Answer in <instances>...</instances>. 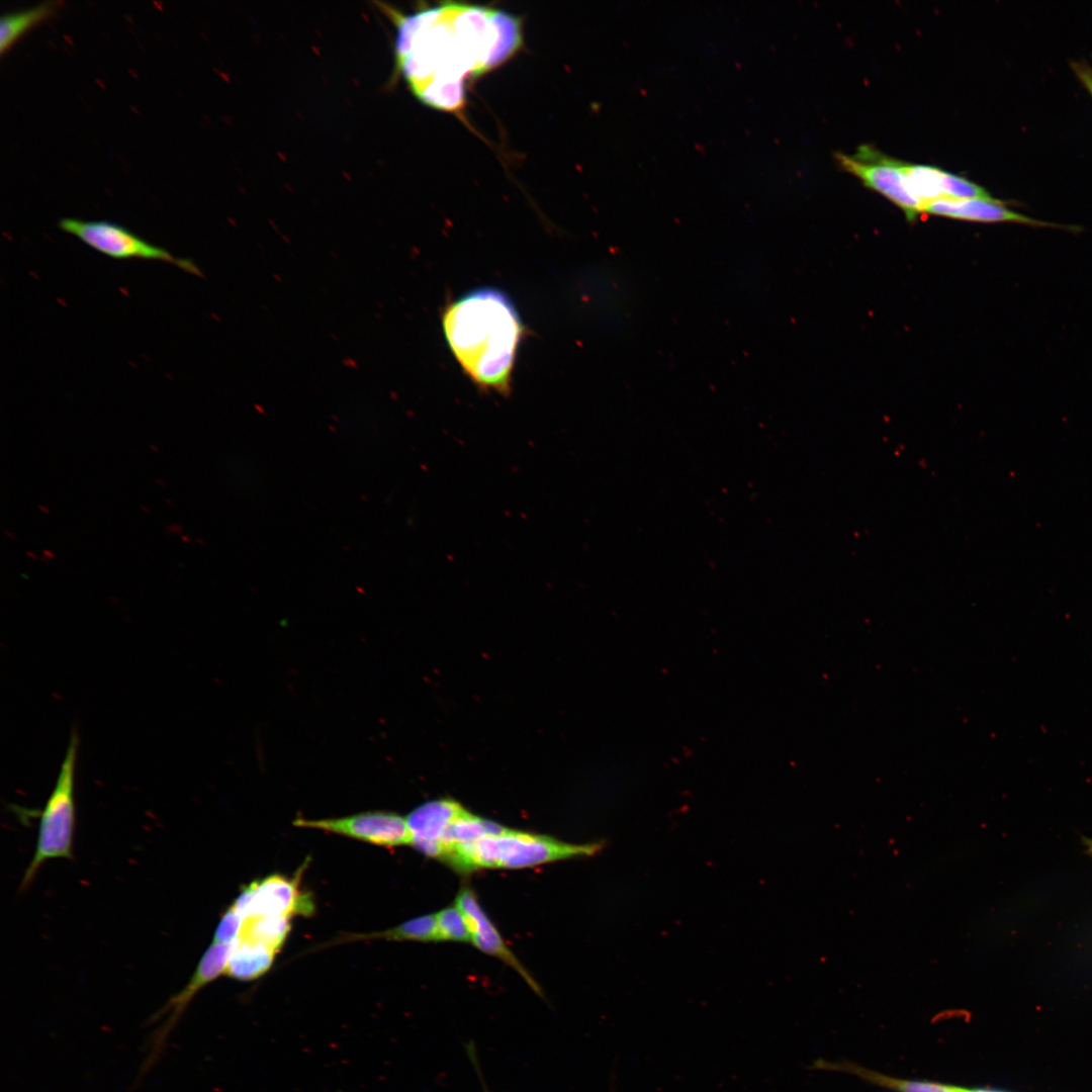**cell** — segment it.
<instances>
[{"label":"cell","instance_id":"cell-27","mask_svg":"<svg viewBox=\"0 0 1092 1092\" xmlns=\"http://www.w3.org/2000/svg\"><path fill=\"white\" fill-rule=\"evenodd\" d=\"M38 509L44 514H50V510L47 507L42 506V505H39Z\"/></svg>","mask_w":1092,"mask_h":1092},{"label":"cell","instance_id":"cell-16","mask_svg":"<svg viewBox=\"0 0 1092 1092\" xmlns=\"http://www.w3.org/2000/svg\"><path fill=\"white\" fill-rule=\"evenodd\" d=\"M828 1068L847 1072L868 1082L890 1088L897 1092H965V1088L927 1081L905 1080L888 1077L851 1063L826 1064Z\"/></svg>","mask_w":1092,"mask_h":1092},{"label":"cell","instance_id":"cell-3","mask_svg":"<svg viewBox=\"0 0 1092 1092\" xmlns=\"http://www.w3.org/2000/svg\"><path fill=\"white\" fill-rule=\"evenodd\" d=\"M603 848L601 842L573 844L547 835L508 828L495 835L456 845L443 862L461 874L482 869H525L544 863L589 856Z\"/></svg>","mask_w":1092,"mask_h":1092},{"label":"cell","instance_id":"cell-13","mask_svg":"<svg viewBox=\"0 0 1092 1092\" xmlns=\"http://www.w3.org/2000/svg\"><path fill=\"white\" fill-rule=\"evenodd\" d=\"M277 950L246 937L236 943L225 974L239 981H252L263 976L272 966Z\"/></svg>","mask_w":1092,"mask_h":1092},{"label":"cell","instance_id":"cell-1","mask_svg":"<svg viewBox=\"0 0 1092 1092\" xmlns=\"http://www.w3.org/2000/svg\"><path fill=\"white\" fill-rule=\"evenodd\" d=\"M390 16L398 70L421 102L441 110H459L465 78L502 65L522 44L520 18L492 8L449 2Z\"/></svg>","mask_w":1092,"mask_h":1092},{"label":"cell","instance_id":"cell-35","mask_svg":"<svg viewBox=\"0 0 1092 1092\" xmlns=\"http://www.w3.org/2000/svg\"><path fill=\"white\" fill-rule=\"evenodd\" d=\"M165 503H166L167 505L171 506V507L173 506V503H172V500H171V499L165 498Z\"/></svg>","mask_w":1092,"mask_h":1092},{"label":"cell","instance_id":"cell-19","mask_svg":"<svg viewBox=\"0 0 1092 1092\" xmlns=\"http://www.w3.org/2000/svg\"><path fill=\"white\" fill-rule=\"evenodd\" d=\"M290 930L289 917L266 916L246 920L242 937L263 942L278 950Z\"/></svg>","mask_w":1092,"mask_h":1092},{"label":"cell","instance_id":"cell-32","mask_svg":"<svg viewBox=\"0 0 1092 1092\" xmlns=\"http://www.w3.org/2000/svg\"><path fill=\"white\" fill-rule=\"evenodd\" d=\"M39 560H40V561H41L42 563H44V564H49V563H50V559H48V558H47V557H44V556L40 557V558H39Z\"/></svg>","mask_w":1092,"mask_h":1092},{"label":"cell","instance_id":"cell-8","mask_svg":"<svg viewBox=\"0 0 1092 1092\" xmlns=\"http://www.w3.org/2000/svg\"><path fill=\"white\" fill-rule=\"evenodd\" d=\"M293 825L323 830L381 846L411 845L412 842L406 818L386 811L362 812L339 818L298 817L293 821Z\"/></svg>","mask_w":1092,"mask_h":1092},{"label":"cell","instance_id":"cell-21","mask_svg":"<svg viewBox=\"0 0 1092 1092\" xmlns=\"http://www.w3.org/2000/svg\"><path fill=\"white\" fill-rule=\"evenodd\" d=\"M246 920L231 905L221 915L212 942L235 943L243 935Z\"/></svg>","mask_w":1092,"mask_h":1092},{"label":"cell","instance_id":"cell-23","mask_svg":"<svg viewBox=\"0 0 1092 1092\" xmlns=\"http://www.w3.org/2000/svg\"><path fill=\"white\" fill-rule=\"evenodd\" d=\"M183 530H184V527L182 525H179V524L168 525L165 528L166 533L169 534V535L179 534Z\"/></svg>","mask_w":1092,"mask_h":1092},{"label":"cell","instance_id":"cell-29","mask_svg":"<svg viewBox=\"0 0 1092 1092\" xmlns=\"http://www.w3.org/2000/svg\"><path fill=\"white\" fill-rule=\"evenodd\" d=\"M181 540H182L183 542H190V539H189V537H188V535H187V534H183V535H181Z\"/></svg>","mask_w":1092,"mask_h":1092},{"label":"cell","instance_id":"cell-31","mask_svg":"<svg viewBox=\"0 0 1092 1092\" xmlns=\"http://www.w3.org/2000/svg\"><path fill=\"white\" fill-rule=\"evenodd\" d=\"M150 449L155 451V453H159V448L157 447V445L151 444Z\"/></svg>","mask_w":1092,"mask_h":1092},{"label":"cell","instance_id":"cell-7","mask_svg":"<svg viewBox=\"0 0 1092 1092\" xmlns=\"http://www.w3.org/2000/svg\"><path fill=\"white\" fill-rule=\"evenodd\" d=\"M841 169L880 193L899 207L908 220L914 221L923 213L922 204L907 189L902 161L889 157L870 145L858 147L856 153H836Z\"/></svg>","mask_w":1092,"mask_h":1092},{"label":"cell","instance_id":"cell-10","mask_svg":"<svg viewBox=\"0 0 1092 1092\" xmlns=\"http://www.w3.org/2000/svg\"><path fill=\"white\" fill-rule=\"evenodd\" d=\"M463 810L451 800L429 801L417 807L406 817L412 834L411 845L424 855L442 861L445 833Z\"/></svg>","mask_w":1092,"mask_h":1092},{"label":"cell","instance_id":"cell-30","mask_svg":"<svg viewBox=\"0 0 1092 1092\" xmlns=\"http://www.w3.org/2000/svg\"><path fill=\"white\" fill-rule=\"evenodd\" d=\"M1086 844L1089 852L1092 854V840L1086 841Z\"/></svg>","mask_w":1092,"mask_h":1092},{"label":"cell","instance_id":"cell-25","mask_svg":"<svg viewBox=\"0 0 1092 1092\" xmlns=\"http://www.w3.org/2000/svg\"><path fill=\"white\" fill-rule=\"evenodd\" d=\"M42 556L47 557L48 559H55V554L50 549H43Z\"/></svg>","mask_w":1092,"mask_h":1092},{"label":"cell","instance_id":"cell-2","mask_svg":"<svg viewBox=\"0 0 1092 1092\" xmlns=\"http://www.w3.org/2000/svg\"><path fill=\"white\" fill-rule=\"evenodd\" d=\"M444 337L461 370L480 389L509 395L525 326L510 297L494 287L464 293L444 309Z\"/></svg>","mask_w":1092,"mask_h":1092},{"label":"cell","instance_id":"cell-34","mask_svg":"<svg viewBox=\"0 0 1092 1092\" xmlns=\"http://www.w3.org/2000/svg\"><path fill=\"white\" fill-rule=\"evenodd\" d=\"M141 509H142V510H143L144 512H146L147 514H151V511H150V509H149L148 507H145V506H141Z\"/></svg>","mask_w":1092,"mask_h":1092},{"label":"cell","instance_id":"cell-33","mask_svg":"<svg viewBox=\"0 0 1092 1092\" xmlns=\"http://www.w3.org/2000/svg\"><path fill=\"white\" fill-rule=\"evenodd\" d=\"M156 482L162 487L166 486L165 482L163 480L159 479V478L156 479Z\"/></svg>","mask_w":1092,"mask_h":1092},{"label":"cell","instance_id":"cell-14","mask_svg":"<svg viewBox=\"0 0 1092 1092\" xmlns=\"http://www.w3.org/2000/svg\"><path fill=\"white\" fill-rule=\"evenodd\" d=\"M902 172L909 192L924 207L940 199H948L952 173L928 165L902 161Z\"/></svg>","mask_w":1092,"mask_h":1092},{"label":"cell","instance_id":"cell-28","mask_svg":"<svg viewBox=\"0 0 1092 1092\" xmlns=\"http://www.w3.org/2000/svg\"><path fill=\"white\" fill-rule=\"evenodd\" d=\"M4 534L13 540L16 539V536L13 535V533H11L10 531L4 530Z\"/></svg>","mask_w":1092,"mask_h":1092},{"label":"cell","instance_id":"cell-22","mask_svg":"<svg viewBox=\"0 0 1092 1092\" xmlns=\"http://www.w3.org/2000/svg\"><path fill=\"white\" fill-rule=\"evenodd\" d=\"M1077 73L1079 74L1080 79L1084 82L1086 88L1092 94V74L1084 67H1077Z\"/></svg>","mask_w":1092,"mask_h":1092},{"label":"cell","instance_id":"cell-26","mask_svg":"<svg viewBox=\"0 0 1092 1092\" xmlns=\"http://www.w3.org/2000/svg\"><path fill=\"white\" fill-rule=\"evenodd\" d=\"M26 555H27V556H29V557H30L31 559H34V560H37V559H39V558L37 557V555H36V554H35L34 552H32V551H26Z\"/></svg>","mask_w":1092,"mask_h":1092},{"label":"cell","instance_id":"cell-24","mask_svg":"<svg viewBox=\"0 0 1092 1092\" xmlns=\"http://www.w3.org/2000/svg\"><path fill=\"white\" fill-rule=\"evenodd\" d=\"M965 1092H1003V1091L990 1090V1089H966L965 1088Z\"/></svg>","mask_w":1092,"mask_h":1092},{"label":"cell","instance_id":"cell-17","mask_svg":"<svg viewBox=\"0 0 1092 1092\" xmlns=\"http://www.w3.org/2000/svg\"><path fill=\"white\" fill-rule=\"evenodd\" d=\"M507 829V827L498 823L463 810L445 833L443 838L444 857L456 845L468 843L486 835L500 834Z\"/></svg>","mask_w":1092,"mask_h":1092},{"label":"cell","instance_id":"cell-4","mask_svg":"<svg viewBox=\"0 0 1092 1092\" xmlns=\"http://www.w3.org/2000/svg\"><path fill=\"white\" fill-rule=\"evenodd\" d=\"M77 748L78 737L74 733L67 746L55 787L40 813L35 850L24 872L22 889L31 883L46 861L73 857Z\"/></svg>","mask_w":1092,"mask_h":1092},{"label":"cell","instance_id":"cell-5","mask_svg":"<svg viewBox=\"0 0 1092 1092\" xmlns=\"http://www.w3.org/2000/svg\"><path fill=\"white\" fill-rule=\"evenodd\" d=\"M59 228L111 258L160 261L175 265L190 274L201 275V271L192 260L176 257L168 250L151 244L120 224L106 220L66 217L59 221Z\"/></svg>","mask_w":1092,"mask_h":1092},{"label":"cell","instance_id":"cell-20","mask_svg":"<svg viewBox=\"0 0 1092 1092\" xmlns=\"http://www.w3.org/2000/svg\"><path fill=\"white\" fill-rule=\"evenodd\" d=\"M437 921L440 940L459 942H469L471 940L467 920L456 904L439 911Z\"/></svg>","mask_w":1092,"mask_h":1092},{"label":"cell","instance_id":"cell-12","mask_svg":"<svg viewBox=\"0 0 1092 1092\" xmlns=\"http://www.w3.org/2000/svg\"><path fill=\"white\" fill-rule=\"evenodd\" d=\"M455 904L467 920L471 933L470 942L481 951L496 957L510 965L535 991L539 992V987L534 979L511 951L498 930L482 910L475 893L469 887H463L456 896Z\"/></svg>","mask_w":1092,"mask_h":1092},{"label":"cell","instance_id":"cell-6","mask_svg":"<svg viewBox=\"0 0 1092 1092\" xmlns=\"http://www.w3.org/2000/svg\"><path fill=\"white\" fill-rule=\"evenodd\" d=\"M236 943L212 942L200 958L184 988L170 997L164 1006L150 1017L149 1023H159V1025L148 1041V1055L142 1066V1073H147L158 1062L170 1034L195 995L225 974Z\"/></svg>","mask_w":1092,"mask_h":1092},{"label":"cell","instance_id":"cell-9","mask_svg":"<svg viewBox=\"0 0 1092 1092\" xmlns=\"http://www.w3.org/2000/svg\"><path fill=\"white\" fill-rule=\"evenodd\" d=\"M232 906L245 920L266 916H286L308 912L307 898L298 889V880L271 875L248 885Z\"/></svg>","mask_w":1092,"mask_h":1092},{"label":"cell","instance_id":"cell-18","mask_svg":"<svg viewBox=\"0 0 1092 1092\" xmlns=\"http://www.w3.org/2000/svg\"><path fill=\"white\" fill-rule=\"evenodd\" d=\"M387 939V940H416V941H439V929L437 913L419 916L405 921L395 927L383 931L354 934L349 939Z\"/></svg>","mask_w":1092,"mask_h":1092},{"label":"cell","instance_id":"cell-11","mask_svg":"<svg viewBox=\"0 0 1092 1092\" xmlns=\"http://www.w3.org/2000/svg\"><path fill=\"white\" fill-rule=\"evenodd\" d=\"M923 213L976 222H1012L1074 232L1078 230L1075 225L1043 221L1016 212L998 199H940L927 204Z\"/></svg>","mask_w":1092,"mask_h":1092},{"label":"cell","instance_id":"cell-15","mask_svg":"<svg viewBox=\"0 0 1092 1092\" xmlns=\"http://www.w3.org/2000/svg\"><path fill=\"white\" fill-rule=\"evenodd\" d=\"M62 5L60 1H47L34 7L2 15L0 19V54L6 52L27 31L53 17Z\"/></svg>","mask_w":1092,"mask_h":1092}]
</instances>
